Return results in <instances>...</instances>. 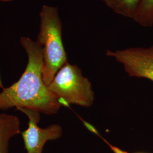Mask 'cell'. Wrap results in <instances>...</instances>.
<instances>
[{
  "mask_svg": "<svg viewBox=\"0 0 153 153\" xmlns=\"http://www.w3.org/2000/svg\"><path fill=\"white\" fill-rule=\"evenodd\" d=\"M20 42L27 54V64L19 79L0 93V109L16 107L45 115L56 114L61 105L43 81L42 46L37 41L25 36Z\"/></svg>",
  "mask_w": 153,
  "mask_h": 153,
  "instance_id": "6da1fadb",
  "label": "cell"
},
{
  "mask_svg": "<svg viewBox=\"0 0 153 153\" xmlns=\"http://www.w3.org/2000/svg\"><path fill=\"white\" fill-rule=\"evenodd\" d=\"M40 31L37 42L43 50V78L48 86L68 62L62 38V23L58 9L43 5L40 13Z\"/></svg>",
  "mask_w": 153,
  "mask_h": 153,
  "instance_id": "7a4b0ae2",
  "label": "cell"
},
{
  "mask_svg": "<svg viewBox=\"0 0 153 153\" xmlns=\"http://www.w3.org/2000/svg\"><path fill=\"white\" fill-rule=\"evenodd\" d=\"M48 88L58 98L61 105L69 107L74 104L89 107L94 101L91 82L82 75L78 66L68 62L57 71Z\"/></svg>",
  "mask_w": 153,
  "mask_h": 153,
  "instance_id": "3957f363",
  "label": "cell"
},
{
  "mask_svg": "<svg viewBox=\"0 0 153 153\" xmlns=\"http://www.w3.org/2000/svg\"><path fill=\"white\" fill-rule=\"evenodd\" d=\"M105 54L123 66L129 76L143 78L153 82V45L149 48L107 50Z\"/></svg>",
  "mask_w": 153,
  "mask_h": 153,
  "instance_id": "277c9868",
  "label": "cell"
},
{
  "mask_svg": "<svg viewBox=\"0 0 153 153\" xmlns=\"http://www.w3.org/2000/svg\"><path fill=\"white\" fill-rule=\"evenodd\" d=\"M29 119L28 127L22 131V138L27 153H42L45 144L49 141L60 138L62 134V128L59 124H52L45 128L39 127L40 113L30 109L21 108Z\"/></svg>",
  "mask_w": 153,
  "mask_h": 153,
  "instance_id": "5b68a950",
  "label": "cell"
},
{
  "mask_svg": "<svg viewBox=\"0 0 153 153\" xmlns=\"http://www.w3.org/2000/svg\"><path fill=\"white\" fill-rule=\"evenodd\" d=\"M20 120L14 115L0 114V153H9V143L21 133Z\"/></svg>",
  "mask_w": 153,
  "mask_h": 153,
  "instance_id": "8992f818",
  "label": "cell"
},
{
  "mask_svg": "<svg viewBox=\"0 0 153 153\" xmlns=\"http://www.w3.org/2000/svg\"><path fill=\"white\" fill-rule=\"evenodd\" d=\"M115 13L128 18L135 16L141 0H101Z\"/></svg>",
  "mask_w": 153,
  "mask_h": 153,
  "instance_id": "52a82bcc",
  "label": "cell"
},
{
  "mask_svg": "<svg viewBox=\"0 0 153 153\" xmlns=\"http://www.w3.org/2000/svg\"><path fill=\"white\" fill-rule=\"evenodd\" d=\"M133 20L142 27L153 26V0H141Z\"/></svg>",
  "mask_w": 153,
  "mask_h": 153,
  "instance_id": "ba28073f",
  "label": "cell"
},
{
  "mask_svg": "<svg viewBox=\"0 0 153 153\" xmlns=\"http://www.w3.org/2000/svg\"><path fill=\"white\" fill-rule=\"evenodd\" d=\"M82 121H83L84 125L85 126L88 128L89 131H90L91 132H93V133L99 135L98 131H97V130L95 129V128L94 126H92L91 124L88 123V122H86V121H85L84 120H82Z\"/></svg>",
  "mask_w": 153,
  "mask_h": 153,
  "instance_id": "9c48e42d",
  "label": "cell"
},
{
  "mask_svg": "<svg viewBox=\"0 0 153 153\" xmlns=\"http://www.w3.org/2000/svg\"><path fill=\"white\" fill-rule=\"evenodd\" d=\"M111 147L112 149V150H114V152L115 153H125L124 152L121 151L120 149H117V148H115V147H112V146H111Z\"/></svg>",
  "mask_w": 153,
  "mask_h": 153,
  "instance_id": "30bf717a",
  "label": "cell"
},
{
  "mask_svg": "<svg viewBox=\"0 0 153 153\" xmlns=\"http://www.w3.org/2000/svg\"><path fill=\"white\" fill-rule=\"evenodd\" d=\"M1 1H3V2H6V0H0Z\"/></svg>",
  "mask_w": 153,
  "mask_h": 153,
  "instance_id": "8fae6325",
  "label": "cell"
},
{
  "mask_svg": "<svg viewBox=\"0 0 153 153\" xmlns=\"http://www.w3.org/2000/svg\"><path fill=\"white\" fill-rule=\"evenodd\" d=\"M12 0H6V2H9V1H11Z\"/></svg>",
  "mask_w": 153,
  "mask_h": 153,
  "instance_id": "7c38bea8",
  "label": "cell"
},
{
  "mask_svg": "<svg viewBox=\"0 0 153 153\" xmlns=\"http://www.w3.org/2000/svg\"><path fill=\"white\" fill-rule=\"evenodd\" d=\"M0 86H1V87H2V85H1V81H0Z\"/></svg>",
  "mask_w": 153,
  "mask_h": 153,
  "instance_id": "4fadbf2b",
  "label": "cell"
}]
</instances>
